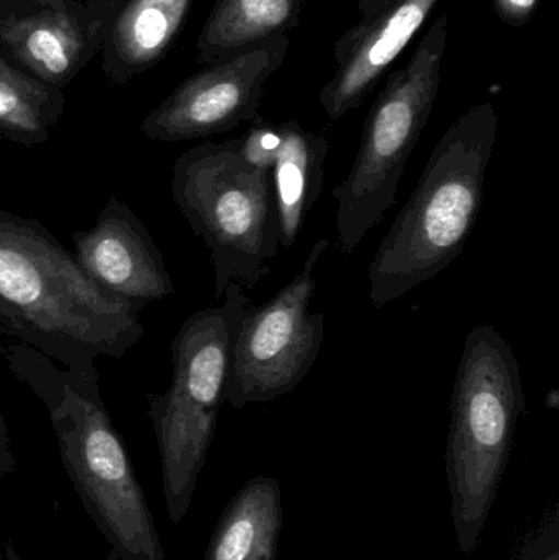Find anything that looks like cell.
I'll return each instance as SVG.
<instances>
[{
    "label": "cell",
    "mask_w": 559,
    "mask_h": 560,
    "mask_svg": "<svg viewBox=\"0 0 559 560\" xmlns=\"http://www.w3.org/2000/svg\"><path fill=\"white\" fill-rule=\"evenodd\" d=\"M3 559H5V560H22V558H20L19 551H16L15 546H13V542H10V541L3 542Z\"/></svg>",
    "instance_id": "26"
},
{
    "label": "cell",
    "mask_w": 559,
    "mask_h": 560,
    "mask_svg": "<svg viewBox=\"0 0 559 560\" xmlns=\"http://www.w3.org/2000/svg\"><path fill=\"white\" fill-rule=\"evenodd\" d=\"M110 22L79 0L62 10H19L0 19V48L36 81L62 91L102 51Z\"/></svg>",
    "instance_id": "11"
},
{
    "label": "cell",
    "mask_w": 559,
    "mask_h": 560,
    "mask_svg": "<svg viewBox=\"0 0 559 560\" xmlns=\"http://www.w3.org/2000/svg\"><path fill=\"white\" fill-rule=\"evenodd\" d=\"M252 121V127L240 138L243 156L255 166L271 171L279 147L278 125L269 124L259 115Z\"/></svg>",
    "instance_id": "18"
},
{
    "label": "cell",
    "mask_w": 559,
    "mask_h": 560,
    "mask_svg": "<svg viewBox=\"0 0 559 560\" xmlns=\"http://www.w3.org/2000/svg\"><path fill=\"white\" fill-rule=\"evenodd\" d=\"M3 542H5V539H3L2 533H0V560L3 559Z\"/></svg>",
    "instance_id": "29"
},
{
    "label": "cell",
    "mask_w": 559,
    "mask_h": 560,
    "mask_svg": "<svg viewBox=\"0 0 559 560\" xmlns=\"http://www.w3.org/2000/svg\"><path fill=\"white\" fill-rule=\"evenodd\" d=\"M171 194L210 252L216 299L230 283L252 290L269 275L279 248L271 171L243 156L240 138L184 151L173 166Z\"/></svg>",
    "instance_id": "5"
},
{
    "label": "cell",
    "mask_w": 559,
    "mask_h": 560,
    "mask_svg": "<svg viewBox=\"0 0 559 560\" xmlns=\"http://www.w3.org/2000/svg\"><path fill=\"white\" fill-rule=\"evenodd\" d=\"M279 147L272 163L279 220V246L291 248L324 190V167L330 141L305 130L301 121L278 125Z\"/></svg>",
    "instance_id": "14"
},
{
    "label": "cell",
    "mask_w": 559,
    "mask_h": 560,
    "mask_svg": "<svg viewBox=\"0 0 559 560\" xmlns=\"http://www.w3.org/2000/svg\"><path fill=\"white\" fill-rule=\"evenodd\" d=\"M193 0H124L102 48V71L125 85L166 56L189 15Z\"/></svg>",
    "instance_id": "13"
},
{
    "label": "cell",
    "mask_w": 559,
    "mask_h": 560,
    "mask_svg": "<svg viewBox=\"0 0 559 560\" xmlns=\"http://www.w3.org/2000/svg\"><path fill=\"white\" fill-rule=\"evenodd\" d=\"M0 299L25 345L84 374L120 359L144 335L140 313L102 292L45 225L0 207Z\"/></svg>",
    "instance_id": "2"
},
{
    "label": "cell",
    "mask_w": 559,
    "mask_h": 560,
    "mask_svg": "<svg viewBox=\"0 0 559 560\" xmlns=\"http://www.w3.org/2000/svg\"><path fill=\"white\" fill-rule=\"evenodd\" d=\"M502 22L512 26H524L534 19L540 0H491Z\"/></svg>",
    "instance_id": "20"
},
{
    "label": "cell",
    "mask_w": 559,
    "mask_h": 560,
    "mask_svg": "<svg viewBox=\"0 0 559 560\" xmlns=\"http://www.w3.org/2000/svg\"><path fill=\"white\" fill-rule=\"evenodd\" d=\"M282 526L281 486L253 477L223 510L203 560H276Z\"/></svg>",
    "instance_id": "15"
},
{
    "label": "cell",
    "mask_w": 559,
    "mask_h": 560,
    "mask_svg": "<svg viewBox=\"0 0 559 560\" xmlns=\"http://www.w3.org/2000/svg\"><path fill=\"white\" fill-rule=\"evenodd\" d=\"M225 385L173 354V381L164 394H148V417L160 453L167 518L179 525L189 513L207 463Z\"/></svg>",
    "instance_id": "9"
},
{
    "label": "cell",
    "mask_w": 559,
    "mask_h": 560,
    "mask_svg": "<svg viewBox=\"0 0 559 560\" xmlns=\"http://www.w3.org/2000/svg\"><path fill=\"white\" fill-rule=\"evenodd\" d=\"M446 35L449 16L442 15L371 105L357 160L347 179L334 189L340 255H353L396 203L404 167L429 124L442 84Z\"/></svg>",
    "instance_id": "6"
},
{
    "label": "cell",
    "mask_w": 559,
    "mask_h": 560,
    "mask_svg": "<svg viewBox=\"0 0 559 560\" xmlns=\"http://www.w3.org/2000/svg\"><path fill=\"white\" fill-rule=\"evenodd\" d=\"M541 560H559V552L557 551V549H555V551L551 552V555H548L547 558Z\"/></svg>",
    "instance_id": "28"
},
{
    "label": "cell",
    "mask_w": 559,
    "mask_h": 560,
    "mask_svg": "<svg viewBox=\"0 0 559 560\" xmlns=\"http://www.w3.org/2000/svg\"><path fill=\"white\" fill-rule=\"evenodd\" d=\"M440 0H400L371 16H363L335 43V74L318 92L331 121L360 107L410 39L432 15Z\"/></svg>",
    "instance_id": "12"
},
{
    "label": "cell",
    "mask_w": 559,
    "mask_h": 560,
    "mask_svg": "<svg viewBox=\"0 0 559 560\" xmlns=\"http://www.w3.org/2000/svg\"><path fill=\"white\" fill-rule=\"evenodd\" d=\"M291 38L275 35L203 66L141 121L151 141L177 143L226 133L258 117L266 82L284 65Z\"/></svg>",
    "instance_id": "8"
},
{
    "label": "cell",
    "mask_w": 559,
    "mask_h": 560,
    "mask_svg": "<svg viewBox=\"0 0 559 560\" xmlns=\"http://www.w3.org/2000/svg\"><path fill=\"white\" fill-rule=\"evenodd\" d=\"M525 407L511 345L494 326H476L456 369L446 443L453 528L463 555L475 551L485 532Z\"/></svg>",
    "instance_id": "4"
},
{
    "label": "cell",
    "mask_w": 559,
    "mask_h": 560,
    "mask_svg": "<svg viewBox=\"0 0 559 560\" xmlns=\"http://www.w3.org/2000/svg\"><path fill=\"white\" fill-rule=\"evenodd\" d=\"M13 2H15V0H0V10H2V12H5V13H12V12H19V10H25V9H19V7L13 5ZM19 2H22V0H19Z\"/></svg>",
    "instance_id": "27"
},
{
    "label": "cell",
    "mask_w": 559,
    "mask_h": 560,
    "mask_svg": "<svg viewBox=\"0 0 559 560\" xmlns=\"http://www.w3.org/2000/svg\"><path fill=\"white\" fill-rule=\"evenodd\" d=\"M16 472V457L12 450V440H10L9 427L5 418L0 411V479L12 476Z\"/></svg>",
    "instance_id": "21"
},
{
    "label": "cell",
    "mask_w": 559,
    "mask_h": 560,
    "mask_svg": "<svg viewBox=\"0 0 559 560\" xmlns=\"http://www.w3.org/2000/svg\"><path fill=\"white\" fill-rule=\"evenodd\" d=\"M33 7H49V9L62 10L71 5L74 0H22Z\"/></svg>",
    "instance_id": "25"
},
{
    "label": "cell",
    "mask_w": 559,
    "mask_h": 560,
    "mask_svg": "<svg viewBox=\"0 0 559 560\" xmlns=\"http://www.w3.org/2000/svg\"><path fill=\"white\" fill-rule=\"evenodd\" d=\"M121 2H124V0H85L84 3L95 15L112 20L115 13L118 12V9H120Z\"/></svg>",
    "instance_id": "23"
},
{
    "label": "cell",
    "mask_w": 559,
    "mask_h": 560,
    "mask_svg": "<svg viewBox=\"0 0 559 560\" xmlns=\"http://www.w3.org/2000/svg\"><path fill=\"white\" fill-rule=\"evenodd\" d=\"M311 0H216L197 38V61H225L246 46L288 35L301 22Z\"/></svg>",
    "instance_id": "16"
},
{
    "label": "cell",
    "mask_w": 559,
    "mask_h": 560,
    "mask_svg": "<svg viewBox=\"0 0 559 560\" xmlns=\"http://www.w3.org/2000/svg\"><path fill=\"white\" fill-rule=\"evenodd\" d=\"M72 243L82 272L135 312L173 295L163 255L137 213L117 197L107 200L91 229L72 235Z\"/></svg>",
    "instance_id": "10"
},
{
    "label": "cell",
    "mask_w": 559,
    "mask_h": 560,
    "mask_svg": "<svg viewBox=\"0 0 559 560\" xmlns=\"http://www.w3.org/2000/svg\"><path fill=\"white\" fill-rule=\"evenodd\" d=\"M496 138L498 112L491 102L476 105L445 131L374 253L368 272L371 305L396 302L462 255L481 213Z\"/></svg>",
    "instance_id": "3"
},
{
    "label": "cell",
    "mask_w": 559,
    "mask_h": 560,
    "mask_svg": "<svg viewBox=\"0 0 559 560\" xmlns=\"http://www.w3.org/2000/svg\"><path fill=\"white\" fill-rule=\"evenodd\" d=\"M3 15H7V13L2 12V10H0V19H2Z\"/></svg>",
    "instance_id": "30"
},
{
    "label": "cell",
    "mask_w": 559,
    "mask_h": 560,
    "mask_svg": "<svg viewBox=\"0 0 559 560\" xmlns=\"http://www.w3.org/2000/svg\"><path fill=\"white\" fill-rule=\"evenodd\" d=\"M0 354L45 405L72 489L110 546L108 560H166L147 493L102 398L98 372L58 368L22 342L3 346Z\"/></svg>",
    "instance_id": "1"
},
{
    "label": "cell",
    "mask_w": 559,
    "mask_h": 560,
    "mask_svg": "<svg viewBox=\"0 0 559 560\" xmlns=\"http://www.w3.org/2000/svg\"><path fill=\"white\" fill-rule=\"evenodd\" d=\"M328 246V238L318 240L298 276L265 305L246 312L223 395L236 410L291 394L314 368L325 338V316L311 312L314 272Z\"/></svg>",
    "instance_id": "7"
},
{
    "label": "cell",
    "mask_w": 559,
    "mask_h": 560,
    "mask_svg": "<svg viewBox=\"0 0 559 560\" xmlns=\"http://www.w3.org/2000/svg\"><path fill=\"white\" fill-rule=\"evenodd\" d=\"M357 2L361 15L371 16L381 12V10L387 9V7L394 5V3L400 2V0H357Z\"/></svg>",
    "instance_id": "24"
},
{
    "label": "cell",
    "mask_w": 559,
    "mask_h": 560,
    "mask_svg": "<svg viewBox=\"0 0 559 560\" xmlns=\"http://www.w3.org/2000/svg\"><path fill=\"white\" fill-rule=\"evenodd\" d=\"M62 112L0 79V137L23 147L46 143Z\"/></svg>",
    "instance_id": "17"
},
{
    "label": "cell",
    "mask_w": 559,
    "mask_h": 560,
    "mask_svg": "<svg viewBox=\"0 0 559 560\" xmlns=\"http://www.w3.org/2000/svg\"><path fill=\"white\" fill-rule=\"evenodd\" d=\"M0 79L10 82L15 88L22 89L23 92L33 95L38 101L45 102V104L65 110L66 101L61 91H56V89L48 88V85L36 81L28 72L23 71L16 65H12V61L3 58L2 55H0Z\"/></svg>",
    "instance_id": "19"
},
{
    "label": "cell",
    "mask_w": 559,
    "mask_h": 560,
    "mask_svg": "<svg viewBox=\"0 0 559 560\" xmlns=\"http://www.w3.org/2000/svg\"><path fill=\"white\" fill-rule=\"evenodd\" d=\"M0 336L15 339L16 342L25 345V329L19 315L0 299Z\"/></svg>",
    "instance_id": "22"
}]
</instances>
